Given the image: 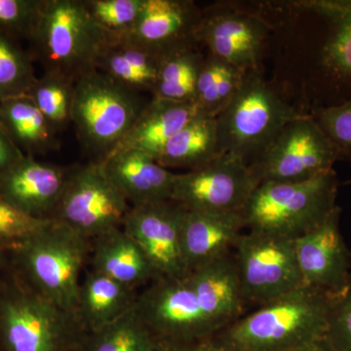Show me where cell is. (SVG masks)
<instances>
[{
    "mask_svg": "<svg viewBox=\"0 0 351 351\" xmlns=\"http://www.w3.org/2000/svg\"><path fill=\"white\" fill-rule=\"evenodd\" d=\"M334 300L302 287L240 317L213 339L226 350H287L326 337Z\"/></svg>",
    "mask_w": 351,
    "mask_h": 351,
    "instance_id": "obj_1",
    "label": "cell"
},
{
    "mask_svg": "<svg viewBox=\"0 0 351 351\" xmlns=\"http://www.w3.org/2000/svg\"><path fill=\"white\" fill-rule=\"evenodd\" d=\"M9 247L20 280L48 301L76 313L80 274L89 261L91 240L51 219L31 237Z\"/></svg>",
    "mask_w": 351,
    "mask_h": 351,
    "instance_id": "obj_2",
    "label": "cell"
},
{
    "mask_svg": "<svg viewBox=\"0 0 351 351\" xmlns=\"http://www.w3.org/2000/svg\"><path fill=\"white\" fill-rule=\"evenodd\" d=\"M334 169L304 182H265L242 215L248 230L295 239L321 225L338 208Z\"/></svg>",
    "mask_w": 351,
    "mask_h": 351,
    "instance_id": "obj_3",
    "label": "cell"
},
{
    "mask_svg": "<svg viewBox=\"0 0 351 351\" xmlns=\"http://www.w3.org/2000/svg\"><path fill=\"white\" fill-rule=\"evenodd\" d=\"M29 40L44 73H58L73 82L96 71L108 43L84 0H43Z\"/></svg>",
    "mask_w": 351,
    "mask_h": 351,
    "instance_id": "obj_4",
    "label": "cell"
},
{
    "mask_svg": "<svg viewBox=\"0 0 351 351\" xmlns=\"http://www.w3.org/2000/svg\"><path fill=\"white\" fill-rule=\"evenodd\" d=\"M302 115L283 101L258 69L247 71L239 92L216 117L219 152L253 165L283 129Z\"/></svg>",
    "mask_w": 351,
    "mask_h": 351,
    "instance_id": "obj_5",
    "label": "cell"
},
{
    "mask_svg": "<svg viewBox=\"0 0 351 351\" xmlns=\"http://www.w3.org/2000/svg\"><path fill=\"white\" fill-rule=\"evenodd\" d=\"M86 334L76 313L41 297L17 276L0 286L4 351H78Z\"/></svg>",
    "mask_w": 351,
    "mask_h": 351,
    "instance_id": "obj_6",
    "label": "cell"
},
{
    "mask_svg": "<svg viewBox=\"0 0 351 351\" xmlns=\"http://www.w3.org/2000/svg\"><path fill=\"white\" fill-rule=\"evenodd\" d=\"M145 104L141 94L96 69L75 83L71 123L82 145L100 160L125 137Z\"/></svg>",
    "mask_w": 351,
    "mask_h": 351,
    "instance_id": "obj_7",
    "label": "cell"
},
{
    "mask_svg": "<svg viewBox=\"0 0 351 351\" xmlns=\"http://www.w3.org/2000/svg\"><path fill=\"white\" fill-rule=\"evenodd\" d=\"M234 249L245 304L262 306L304 287L294 239L248 230Z\"/></svg>",
    "mask_w": 351,
    "mask_h": 351,
    "instance_id": "obj_8",
    "label": "cell"
},
{
    "mask_svg": "<svg viewBox=\"0 0 351 351\" xmlns=\"http://www.w3.org/2000/svg\"><path fill=\"white\" fill-rule=\"evenodd\" d=\"M131 205L108 179L100 161L71 166L53 219L88 239L122 228Z\"/></svg>",
    "mask_w": 351,
    "mask_h": 351,
    "instance_id": "obj_9",
    "label": "cell"
},
{
    "mask_svg": "<svg viewBox=\"0 0 351 351\" xmlns=\"http://www.w3.org/2000/svg\"><path fill=\"white\" fill-rule=\"evenodd\" d=\"M338 160L336 147L316 120L304 114L289 123L250 167L260 184L304 182L332 170Z\"/></svg>",
    "mask_w": 351,
    "mask_h": 351,
    "instance_id": "obj_10",
    "label": "cell"
},
{
    "mask_svg": "<svg viewBox=\"0 0 351 351\" xmlns=\"http://www.w3.org/2000/svg\"><path fill=\"white\" fill-rule=\"evenodd\" d=\"M136 311L157 341H197L221 332L189 285L182 279H156L138 294Z\"/></svg>",
    "mask_w": 351,
    "mask_h": 351,
    "instance_id": "obj_11",
    "label": "cell"
},
{
    "mask_svg": "<svg viewBox=\"0 0 351 351\" xmlns=\"http://www.w3.org/2000/svg\"><path fill=\"white\" fill-rule=\"evenodd\" d=\"M260 184L250 166L221 154L195 170L176 174L171 200L186 210L242 211Z\"/></svg>",
    "mask_w": 351,
    "mask_h": 351,
    "instance_id": "obj_12",
    "label": "cell"
},
{
    "mask_svg": "<svg viewBox=\"0 0 351 351\" xmlns=\"http://www.w3.org/2000/svg\"><path fill=\"white\" fill-rule=\"evenodd\" d=\"M186 209L173 200L131 206L124 219L127 234L137 242L158 279H182L189 274L182 250Z\"/></svg>",
    "mask_w": 351,
    "mask_h": 351,
    "instance_id": "obj_13",
    "label": "cell"
},
{
    "mask_svg": "<svg viewBox=\"0 0 351 351\" xmlns=\"http://www.w3.org/2000/svg\"><path fill=\"white\" fill-rule=\"evenodd\" d=\"M269 29L257 16L230 8L201 12L195 38L210 55L243 71L258 69Z\"/></svg>",
    "mask_w": 351,
    "mask_h": 351,
    "instance_id": "obj_14",
    "label": "cell"
},
{
    "mask_svg": "<svg viewBox=\"0 0 351 351\" xmlns=\"http://www.w3.org/2000/svg\"><path fill=\"white\" fill-rule=\"evenodd\" d=\"M338 207L321 225L294 239L304 287L332 297L346 290L351 278V253L339 228Z\"/></svg>",
    "mask_w": 351,
    "mask_h": 351,
    "instance_id": "obj_15",
    "label": "cell"
},
{
    "mask_svg": "<svg viewBox=\"0 0 351 351\" xmlns=\"http://www.w3.org/2000/svg\"><path fill=\"white\" fill-rule=\"evenodd\" d=\"M69 172L71 167L25 156L0 180V198L34 218L53 219Z\"/></svg>",
    "mask_w": 351,
    "mask_h": 351,
    "instance_id": "obj_16",
    "label": "cell"
},
{
    "mask_svg": "<svg viewBox=\"0 0 351 351\" xmlns=\"http://www.w3.org/2000/svg\"><path fill=\"white\" fill-rule=\"evenodd\" d=\"M200 16L189 0H145L137 22L122 39L161 56L180 46L197 43L195 34Z\"/></svg>",
    "mask_w": 351,
    "mask_h": 351,
    "instance_id": "obj_17",
    "label": "cell"
},
{
    "mask_svg": "<svg viewBox=\"0 0 351 351\" xmlns=\"http://www.w3.org/2000/svg\"><path fill=\"white\" fill-rule=\"evenodd\" d=\"M294 3L291 5L315 14L324 21L327 29L318 57L319 68L330 87L341 95L339 103L351 99V0Z\"/></svg>",
    "mask_w": 351,
    "mask_h": 351,
    "instance_id": "obj_18",
    "label": "cell"
},
{
    "mask_svg": "<svg viewBox=\"0 0 351 351\" xmlns=\"http://www.w3.org/2000/svg\"><path fill=\"white\" fill-rule=\"evenodd\" d=\"M98 161L131 206L171 200L176 174L149 154L125 149L112 152Z\"/></svg>",
    "mask_w": 351,
    "mask_h": 351,
    "instance_id": "obj_19",
    "label": "cell"
},
{
    "mask_svg": "<svg viewBox=\"0 0 351 351\" xmlns=\"http://www.w3.org/2000/svg\"><path fill=\"white\" fill-rule=\"evenodd\" d=\"M244 228L242 211L186 210L182 250L189 274L230 254Z\"/></svg>",
    "mask_w": 351,
    "mask_h": 351,
    "instance_id": "obj_20",
    "label": "cell"
},
{
    "mask_svg": "<svg viewBox=\"0 0 351 351\" xmlns=\"http://www.w3.org/2000/svg\"><path fill=\"white\" fill-rule=\"evenodd\" d=\"M186 277L205 313L221 331L241 317L245 302L232 253L193 270Z\"/></svg>",
    "mask_w": 351,
    "mask_h": 351,
    "instance_id": "obj_21",
    "label": "cell"
},
{
    "mask_svg": "<svg viewBox=\"0 0 351 351\" xmlns=\"http://www.w3.org/2000/svg\"><path fill=\"white\" fill-rule=\"evenodd\" d=\"M199 113L193 101L178 103L152 98L125 137L110 154L136 149L156 159L170 138Z\"/></svg>",
    "mask_w": 351,
    "mask_h": 351,
    "instance_id": "obj_22",
    "label": "cell"
},
{
    "mask_svg": "<svg viewBox=\"0 0 351 351\" xmlns=\"http://www.w3.org/2000/svg\"><path fill=\"white\" fill-rule=\"evenodd\" d=\"M89 262L94 271L135 290L158 279L144 252L122 228L91 239Z\"/></svg>",
    "mask_w": 351,
    "mask_h": 351,
    "instance_id": "obj_23",
    "label": "cell"
},
{
    "mask_svg": "<svg viewBox=\"0 0 351 351\" xmlns=\"http://www.w3.org/2000/svg\"><path fill=\"white\" fill-rule=\"evenodd\" d=\"M137 298L135 289L90 269L80 283L76 314L86 332L95 331L123 315Z\"/></svg>",
    "mask_w": 351,
    "mask_h": 351,
    "instance_id": "obj_24",
    "label": "cell"
},
{
    "mask_svg": "<svg viewBox=\"0 0 351 351\" xmlns=\"http://www.w3.org/2000/svg\"><path fill=\"white\" fill-rule=\"evenodd\" d=\"M160 56L127 39L108 41L97 69L131 91L152 94L158 77Z\"/></svg>",
    "mask_w": 351,
    "mask_h": 351,
    "instance_id": "obj_25",
    "label": "cell"
},
{
    "mask_svg": "<svg viewBox=\"0 0 351 351\" xmlns=\"http://www.w3.org/2000/svg\"><path fill=\"white\" fill-rule=\"evenodd\" d=\"M0 124L25 156L56 149L57 131L27 95L0 103Z\"/></svg>",
    "mask_w": 351,
    "mask_h": 351,
    "instance_id": "obj_26",
    "label": "cell"
},
{
    "mask_svg": "<svg viewBox=\"0 0 351 351\" xmlns=\"http://www.w3.org/2000/svg\"><path fill=\"white\" fill-rule=\"evenodd\" d=\"M219 154L216 117L199 113L170 138L156 161L165 169L191 171L210 162Z\"/></svg>",
    "mask_w": 351,
    "mask_h": 351,
    "instance_id": "obj_27",
    "label": "cell"
},
{
    "mask_svg": "<svg viewBox=\"0 0 351 351\" xmlns=\"http://www.w3.org/2000/svg\"><path fill=\"white\" fill-rule=\"evenodd\" d=\"M196 44L180 46L161 55L152 98L195 103L198 75L205 59Z\"/></svg>",
    "mask_w": 351,
    "mask_h": 351,
    "instance_id": "obj_28",
    "label": "cell"
},
{
    "mask_svg": "<svg viewBox=\"0 0 351 351\" xmlns=\"http://www.w3.org/2000/svg\"><path fill=\"white\" fill-rule=\"evenodd\" d=\"M246 73L212 55L205 58L195 90V104L200 112L218 117L239 92Z\"/></svg>",
    "mask_w": 351,
    "mask_h": 351,
    "instance_id": "obj_29",
    "label": "cell"
},
{
    "mask_svg": "<svg viewBox=\"0 0 351 351\" xmlns=\"http://www.w3.org/2000/svg\"><path fill=\"white\" fill-rule=\"evenodd\" d=\"M156 346L134 306L110 324L87 332L78 351H156Z\"/></svg>",
    "mask_w": 351,
    "mask_h": 351,
    "instance_id": "obj_30",
    "label": "cell"
},
{
    "mask_svg": "<svg viewBox=\"0 0 351 351\" xmlns=\"http://www.w3.org/2000/svg\"><path fill=\"white\" fill-rule=\"evenodd\" d=\"M75 83L66 76L44 73L27 94L56 131L71 122Z\"/></svg>",
    "mask_w": 351,
    "mask_h": 351,
    "instance_id": "obj_31",
    "label": "cell"
},
{
    "mask_svg": "<svg viewBox=\"0 0 351 351\" xmlns=\"http://www.w3.org/2000/svg\"><path fill=\"white\" fill-rule=\"evenodd\" d=\"M36 80L32 57L15 39L0 34V103L29 94Z\"/></svg>",
    "mask_w": 351,
    "mask_h": 351,
    "instance_id": "obj_32",
    "label": "cell"
},
{
    "mask_svg": "<svg viewBox=\"0 0 351 351\" xmlns=\"http://www.w3.org/2000/svg\"><path fill=\"white\" fill-rule=\"evenodd\" d=\"M145 0H84L85 6L108 41L128 36L137 22Z\"/></svg>",
    "mask_w": 351,
    "mask_h": 351,
    "instance_id": "obj_33",
    "label": "cell"
},
{
    "mask_svg": "<svg viewBox=\"0 0 351 351\" xmlns=\"http://www.w3.org/2000/svg\"><path fill=\"white\" fill-rule=\"evenodd\" d=\"M313 117L336 147L339 160L351 161V99L321 108Z\"/></svg>",
    "mask_w": 351,
    "mask_h": 351,
    "instance_id": "obj_34",
    "label": "cell"
},
{
    "mask_svg": "<svg viewBox=\"0 0 351 351\" xmlns=\"http://www.w3.org/2000/svg\"><path fill=\"white\" fill-rule=\"evenodd\" d=\"M43 0H0V34L13 39L31 36Z\"/></svg>",
    "mask_w": 351,
    "mask_h": 351,
    "instance_id": "obj_35",
    "label": "cell"
},
{
    "mask_svg": "<svg viewBox=\"0 0 351 351\" xmlns=\"http://www.w3.org/2000/svg\"><path fill=\"white\" fill-rule=\"evenodd\" d=\"M51 219H38L24 213L0 198V241L10 246L31 237Z\"/></svg>",
    "mask_w": 351,
    "mask_h": 351,
    "instance_id": "obj_36",
    "label": "cell"
},
{
    "mask_svg": "<svg viewBox=\"0 0 351 351\" xmlns=\"http://www.w3.org/2000/svg\"><path fill=\"white\" fill-rule=\"evenodd\" d=\"M327 339L337 351H351V278L332 304Z\"/></svg>",
    "mask_w": 351,
    "mask_h": 351,
    "instance_id": "obj_37",
    "label": "cell"
},
{
    "mask_svg": "<svg viewBox=\"0 0 351 351\" xmlns=\"http://www.w3.org/2000/svg\"><path fill=\"white\" fill-rule=\"evenodd\" d=\"M24 156L25 154L14 144L0 124V180L14 164L17 163Z\"/></svg>",
    "mask_w": 351,
    "mask_h": 351,
    "instance_id": "obj_38",
    "label": "cell"
},
{
    "mask_svg": "<svg viewBox=\"0 0 351 351\" xmlns=\"http://www.w3.org/2000/svg\"><path fill=\"white\" fill-rule=\"evenodd\" d=\"M156 351H223L213 338L197 341H157Z\"/></svg>",
    "mask_w": 351,
    "mask_h": 351,
    "instance_id": "obj_39",
    "label": "cell"
},
{
    "mask_svg": "<svg viewBox=\"0 0 351 351\" xmlns=\"http://www.w3.org/2000/svg\"><path fill=\"white\" fill-rule=\"evenodd\" d=\"M284 351H337L334 346L330 343L327 337L314 339V341H308L304 345L295 346V348H289Z\"/></svg>",
    "mask_w": 351,
    "mask_h": 351,
    "instance_id": "obj_40",
    "label": "cell"
},
{
    "mask_svg": "<svg viewBox=\"0 0 351 351\" xmlns=\"http://www.w3.org/2000/svg\"><path fill=\"white\" fill-rule=\"evenodd\" d=\"M5 247L8 246H7L5 243H3V242L0 241V262H1L2 258H3L4 250H5Z\"/></svg>",
    "mask_w": 351,
    "mask_h": 351,
    "instance_id": "obj_41",
    "label": "cell"
},
{
    "mask_svg": "<svg viewBox=\"0 0 351 351\" xmlns=\"http://www.w3.org/2000/svg\"><path fill=\"white\" fill-rule=\"evenodd\" d=\"M223 348V351H245V350H226V348Z\"/></svg>",
    "mask_w": 351,
    "mask_h": 351,
    "instance_id": "obj_42",
    "label": "cell"
}]
</instances>
